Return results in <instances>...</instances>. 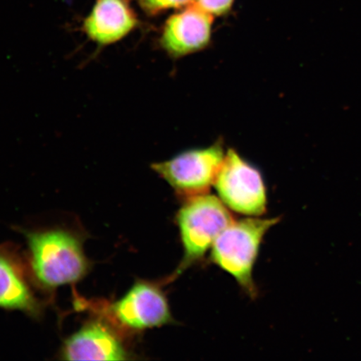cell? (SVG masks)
Returning <instances> with one entry per match:
<instances>
[{"instance_id": "9", "label": "cell", "mask_w": 361, "mask_h": 361, "mask_svg": "<svg viewBox=\"0 0 361 361\" xmlns=\"http://www.w3.org/2000/svg\"><path fill=\"white\" fill-rule=\"evenodd\" d=\"M60 355L63 360H126L129 353L116 329L94 319L66 338Z\"/></svg>"}, {"instance_id": "7", "label": "cell", "mask_w": 361, "mask_h": 361, "mask_svg": "<svg viewBox=\"0 0 361 361\" xmlns=\"http://www.w3.org/2000/svg\"><path fill=\"white\" fill-rule=\"evenodd\" d=\"M34 284L37 286L19 252L7 245L0 246V308L39 318L43 304Z\"/></svg>"}, {"instance_id": "2", "label": "cell", "mask_w": 361, "mask_h": 361, "mask_svg": "<svg viewBox=\"0 0 361 361\" xmlns=\"http://www.w3.org/2000/svg\"><path fill=\"white\" fill-rule=\"evenodd\" d=\"M279 220L259 216L234 220L219 234L211 247L212 262L232 275L251 297L257 295L252 269L262 241Z\"/></svg>"}, {"instance_id": "1", "label": "cell", "mask_w": 361, "mask_h": 361, "mask_svg": "<svg viewBox=\"0 0 361 361\" xmlns=\"http://www.w3.org/2000/svg\"><path fill=\"white\" fill-rule=\"evenodd\" d=\"M28 247L27 264L37 286L47 290L79 282L92 263L84 252V239L65 228L23 230Z\"/></svg>"}, {"instance_id": "5", "label": "cell", "mask_w": 361, "mask_h": 361, "mask_svg": "<svg viewBox=\"0 0 361 361\" xmlns=\"http://www.w3.org/2000/svg\"><path fill=\"white\" fill-rule=\"evenodd\" d=\"M220 144L192 149L171 159L152 164V169L164 179L176 193L187 198L209 193L224 161Z\"/></svg>"}, {"instance_id": "3", "label": "cell", "mask_w": 361, "mask_h": 361, "mask_svg": "<svg viewBox=\"0 0 361 361\" xmlns=\"http://www.w3.org/2000/svg\"><path fill=\"white\" fill-rule=\"evenodd\" d=\"M233 221L218 197L207 193L185 200L177 215L183 257L170 281L203 258L219 234Z\"/></svg>"}, {"instance_id": "12", "label": "cell", "mask_w": 361, "mask_h": 361, "mask_svg": "<svg viewBox=\"0 0 361 361\" xmlns=\"http://www.w3.org/2000/svg\"><path fill=\"white\" fill-rule=\"evenodd\" d=\"M198 6L213 16H222L233 7L234 0H195Z\"/></svg>"}, {"instance_id": "11", "label": "cell", "mask_w": 361, "mask_h": 361, "mask_svg": "<svg viewBox=\"0 0 361 361\" xmlns=\"http://www.w3.org/2000/svg\"><path fill=\"white\" fill-rule=\"evenodd\" d=\"M195 0H137L138 6L150 16L170 10H178L190 6Z\"/></svg>"}, {"instance_id": "10", "label": "cell", "mask_w": 361, "mask_h": 361, "mask_svg": "<svg viewBox=\"0 0 361 361\" xmlns=\"http://www.w3.org/2000/svg\"><path fill=\"white\" fill-rule=\"evenodd\" d=\"M138 25L129 0H96L82 21L81 31L90 42L105 47L125 39Z\"/></svg>"}, {"instance_id": "6", "label": "cell", "mask_w": 361, "mask_h": 361, "mask_svg": "<svg viewBox=\"0 0 361 361\" xmlns=\"http://www.w3.org/2000/svg\"><path fill=\"white\" fill-rule=\"evenodd\" d=\"M116 324L130 331L166 326L173 322L168 299L154 282L135 281L130 290L107 309Z\"/></svg>"}, {"instance_id": "8", "label": "cell", "mask_w": 361, "mask_h": 361, "mask_svg": "<svg viewBox=\"0 0 361 361\" xmlns=\"http://www.w3.org/2000/svg\"><path fill=\"white\" fill-rule=\"evenodd\" d=\"M214 17L194 2L170 16L161 30L160 44L173 58L202 51L212 37Z\"/></svg>"}, {"instance_id": "4", "label": "cell", "mask_w": 361, "mask_h": 361, "mask_svg": "<svg viewBox=\"0 0 361 361\" xmlns=\"http://www.w3.org/2000/svg\"><path fill=\"white\" fill-rule=\"evenodd\" d=\"M214 186L219 200L237 214L260 216L267 209V192L260 171L233 149L226 153Z\"/></svg>"}]
</instances>
